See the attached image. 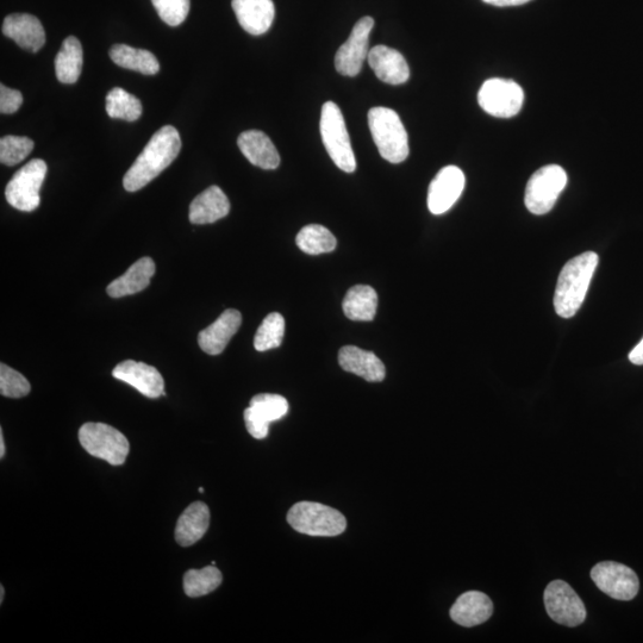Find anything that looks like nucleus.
Here are the masks:
<instances>
[{"label":"nucleus","instance_id":"obj_1","mask_svg":"<svg viewBox=\"0 0 643 643\" xmlns=\"http://www.w3.org/2000/svg\"><path fill=\"white\" fill-rule=\"evenodd\" d=\"M180 149L181 140L176 128L165 126L156 131L124 176V189L128 192L143 189L177 159Z\"/></svg>","mask_w":643,"mask_h":643},{"label":"nucleus","instance_id":"obj_2","mask_svg":"<svg viewBox=\"0 0 643 643\" xmlns=\"http://www.w3.org/2000/svg\"><path fill=\"white\" fill-rule=\"evenodd\" d=\"M599 258L586 252L568 261L560 272L554 296V308L563 318H571L582 308Z\"/></svg>","mask_w":643,"mask_h":643},{"label":"nucleus","instance_id":"obj_3","mask_svg":"<svg viewBox=\"0 0 643 643\" xmlns=\"http://www.w3.org/2000/svg\"><path fill=\"white\" fill-rule=\"evenodd\" d=\"M374 143L380 155L391 164H401L409 156V139L401 117L389 108H372L368 112Z\"/></svg>","mask_w":643,"mask_h":643},{"label":"nucleus","instance_id":"obj_4","mask_svg":"<svg viewBox=\"0 0 643 643\" xmlns=\"http://www.w3.org/2000/svg\"><path fill=\"white\" fill-rule=\"evenodd\" d=\"M287 522L296 532L333 538L345 532L346 517L340 511L315 502H299L287 513Z\"/></svg>","mask_w":643,"mask_h":643},{"label":"nucleus","instance_id":"obj_5","mask_svg":"<svg viewBox=\"0 0 643 643\" xmlns=\"http://www.w3.org/2000/svg\"><path fill=\"white\" fill-rule=\"evenodd\" d=\"M320 128L323 145L334 164L346 173L357 170V159L349 139L345 117L335 103L327 102L323 105Z\"/></svg>","mask_w":643,"mask_h":643},{"label":"nucleus","instance_id":"obj_6","mask_svg":"<svg viewBox=\"0 0 643 643\" xmlns=\"http://www.w3.org/2000/svg\"><path fill=\"white\" fill-rule=\"evenodd\" d=\"M79 441L92 457L108 461L114 466L126 463L130 452L126 436L105 423H85L79 430Z\"/></svg>","mask_w":643,"mask_h":643},{"label":"nucleus","instance_id":"obj_7","mask_svg":"<svg viewBox=\"0 0 643 643\" xmlns=\"http://www.w3.org/2000/svg\"><path fill=\"white\" fill-rule=\"evenodd\" d=\"M566 185L567 174L563 167L548 165L540 168L528 181L524 198L527 209L538 216L548 214Z\"/></svg>","mask_w":643,"mask_h":643},{"label":"nucleus","instance_id":"obj_8","mask_svg":"<svg viewBox=\"0 0 643 643\" xmlns=\"http://www.w3.org/2000/svg\"><path fill=\"white\" fill-rule=\"evenodd\" d=\"M47 164L41 159H34L18 170L9 181L5 190L6 201L20 211L31 212L39 208L40 191L46 179Z\"/></svg>","mask_w":643,"mask_h":643},{"label":"nucleus","instance_id":"obj_9","mask_svg":"<svg viewBox=\"0 0 643 643\" xmlns=\"http://www.w3.org/2000/svg\"><path fill=\"white\" fill-rule=\"evenodd\" d=\"M480 108L498 118H511L521 111L524 103L522 87L514 80H486L478 93Z\"/></svg>","mask_w":643,"mask_h":643},{"label":"nucleus","instance_id":"obj_10","mask_svg":"<svg viewBox=\"0 0 643 643\" xmlns=\"http://www.w3.org/2000/svg\"><path fill=\"white\" fill-rule=\"evenodd\" d=\"M591 578L599 590L617 601H632L639 593V577L632 568L615 561L597 564Z\"/></svg>","mask_w":643,"mask_h":643},{"label":"nucleus","instance_id":"obj_11","mask_svg":"<svg viewBox=\"0 0 643 643\" xmlns=\"http://www.w3.org/2000/svg\"><path fill=\"white\" fill-rule=\"evenodd\" d=\"M547 614L554 622L577 627L585 621L586 608L576 591L564 580H554L545 591Z\"/></svg>","mask_w":643,"mask_h":643},{"label":"nucleus","instance_id":"obj_12","mask_svg":"<svg viewBox=\"0 0 643 643\" xmlns=\"http://www.w3.org/2000/svg\"><path fill=\"white\" fill-rule=\"evenodd\" d=\"M374 27L372 17H364L355 24L351 36L335 56L336 71L346 77H357L368 58L370 34Z\"/></svg>","mask_w":643,"mask_h":643},{"label":"nucleus","instance_id":"obj_13","mask_svg":"<svg viewBox=\"0 0 643 643\" xmlns=\"http://www.w3.org/2000/svg\"><path fill=\"white\" fill-rule=\"evenodd\" d=\"M465 184V174L459 167H443L429 186V211L433 215L445 214L463 195Z\"/></svg>","mask_w":643,"mask_h":643},{"label":"nucleus","instance_id":"obj_14","mask_svg":"<svg viewBox=\"0 0 643 643\" xmlns=\"http://www.w3.org/2000/svg\"><path fill=\"white\" fill-rule=\"evenodd\" d=\"M112 376L133 386L134 389L148 398L155 399L165 396L164 378L155 367L147 365L145 362L123 361L112 371Z\"/></svg>","mask_w":643,"mask_h":643},{"label":"nucleus","instance_id":"obj_15","mask_svg":"<svg viewBox=\"0 0 643 643\" xmlns=\"http://www.w3.org/2000/svg\"><path fill=\"white\" fill-rule=\"evenodd\" d=\"M3 34L18 46L37 53L45 46L46 33L39 18L29 14H12L5 18Z\"/></svg>","mask_w":643,"mask_h":643},{"label":"nucleus","instance_id":"obj_16","mask_svg":"<svg viewBox=\"0 0 643 643\" xmlns=\"http://www.w3.org/2000/svg\"><path fill=\"white\" fill-rule=\"evenodd\" d=\"M368 64L374 74L390 85H402L410 78V68L404 56L386 46H377L368 53Z\"/></svg>","mask_w":643,"mask_h":643},{"label":"nucleus","instance_id":"obj_17","mask_svg":"<svg viewBox=\"0 0 643 643\" xmlns=\"http://www.w3.org/2000/svg\"><path fill=\"white\" fill-rule=\"evenodd\" d=\"M241 324L242 315L239 311L234 309L224 311L211 326L199 333V347L209 355L221 354L240 329Z\"/></svg>","mask_w":643,"mask_h":643},{"label":"nucleus","instance_id":"obj_18","mask_svg":"<svg viewBox=\"0 0 643 643\" xmlns=\"http://www.w3.org/2000/svg\"><path fill=\"white\" fill-rule=\"evenodd\" d=\"M232 5L237 21L248 34H266L272 27L276 17L272 0H233Z\"/></svg>","mask_w":643,"mask_h":643},{"label":"nucleus","instance_id":"obj_19","mask_svg":"<svg viewBox=\"0 0 643 643\" xmlns=\"http://www.w3.org/2000/svg\"><path fill=\"white\" fill-rule=\"evenodd\" d=\"M237 146L252 165L262 170H276L280 165V155L276 146L262 131H245L237 139Z\"/></svg>","mask_w":643,"mask_h":643},{"label":"nucleus","instance_id":"obj_20","mask_svg":"<svg viewBox=\"0 0 643 643\" xmlns=\"http://www.w3.org/2000/svg\"><path fill=\"white\" fill-rule=\"evenodd\" d=\"M339 364L346 372L357 374L367 382H383L386 368L376 354L364 349L346 346L340 349Z\"/></svg>","mask_w":643,"mask_h":643},{"label":"nucleus","instance_id":"obj_21","mask_svg":"<svg viewBox=\"0 0 643 643\" xmlns=\"http://www.w3.org/2000/svg\"><path fill=\"white\" fill-rule=\"evenodd\" d=\"M492 614L493 604L490 597L479 591L464 593L451 609L452 620L466 628L485 623Z\"/></svg>","mask_w":643,"mask_h":643},{"label":"nucleus","instance_id":"obj_22","mask_svg":"<svg viewBox=\"0 0 643 643\" xmlns=\"http://www.w3.org/2000/svg\"><path fill=\"white\" fill-rule=\"evenodd\" d=\"M230 202L226 193L218 186H210L201 195L193 199L190 205L189 218L192 224H210L228 216Z\"/></svg>","mask_w":643,"mask_h":643},{"label":"nucleus","instance_id":"obj_23","mask_svg":"<svg viewBox=\"0 0 643 643\" xmlns=\"http://www.w3.org/2000/svg\"><path fill=\"white\" fill-rule=\"evenodd\" d=\"M155 262L151 258L136 261L122 277L112 282L106 292L111 298H122L139 293L151 284L155 274Z\"/></svg>","mask_w":643,"mask_h":643},{"label":"nucleus","instance_id":"obj_24","mask_svg":"<svg viewBox=\"0 0 643 643\" xmlns=\"http://www.w3.org/2000/svg\"><path fill=\"white\" fill-rule=\"evenodd\" d=\"M210 510L203 502H195L179 517L176 527V541L180 546L195 545L208 532Z\"/></svg>","mask_w":643,"mask_h":643},{"label":"nucleus","instance_id":"obj_25","mask_svg":"<svg viewBox=\"0 0 643 643\" xmlns=\"http://www.w3.org/2000/svg\"><path fill=\"white\" fill-rule=\"evenodd\" d=\"M343 312L352 321L370 322L378 310V295L371 286H353L347 292L342 304Z\"/></svg>","mask_w":643,"mask_h":643},{"label":"nucleus","instance_id":"obj_26","mask_svg":"<svg viewBox=\"0 0 643 643\" xmlns=\"http://www.w3.org/2000/svg\"><path fill=\"white\" fill-rule=\"evenodd\" d=\"M81 71H83V47L77 37H67L55 58L56 78L62 84H76Z\"/></svg>","mask_w":643,"mask_h":643},{"label":"nucleus","instance_id":"obj_27","mask_svg":"<svg viewBox=\"0 0 643 643\" xmlns=\"http://www.w3.org/2000/svg\"><path fill=\"white\" fill-rule=\"evenodd\" d=\"M110 58L117 66L140 72L145 76H155L160 71V64L155 55L146 49L133 48L127 45H115L110 49Z\"/></svg>","mask_w":643,"mask_h":643},{"label":"nucleus","instance_id":"obj_28","mask_svg":"<svg viewBox=\"0 0 643 643\" xmlns=\"http://www.w3.org/2000/svg\"><path fill=\"white\" fill-rule=\"evenodd\" d=\"M296 243L302 252L309 255H320L333 252L337 241L326 227L320 224H309L296 237Z\"/></svg>","mask_w":643,"mask_h":643},{"label":"nucleus","instance_id":"obj_29","mask_svg":"<svg viewBox=\"0 0 643 643\" xmlns=\"http://www.w3.org/2000/svg\"><path fill=\"white\" fill-rule=\"evenodd\" d=\"M140 99L126 90L115 87L106 96V112L115 120L135 122L142 115Z\"/></svg>","mask_w":643,"mask_h":643},{"label":"nucleus","instance_id":"obj_30","mask_svg":"<svg viewBox=\"0 0 643 643\" xmlns=\"http://www.w3.org/2000/svg\"><path fill=\"white\" fill-rule=\"evenodd\" d=\"M223 576L215 565L190 570L184 576V591L191 598L209 595L222 584Z\"/></svg>","mask_w":643,"mask_h":643},{"label":"nucleus","instance_id":"obj_31","mask_svg":"<svg viewBox=\"0 0 643 643\" xmlns=\"http://www.w3.org/2000/svg\"><path fill=\"white\" fill-rule=\"evenodd\" d=\"M285 335V320L278 312L268 315L258 329L254 339V347L258 352L282 346Z\"/></svg>","mask_w":643,"mask_h":643},{"label":"nucleus","instance_id":"obj_32","mask_svg":"<svg viewBox=\"0 0 643 643\" xmlns=\"http://www.w3.org/2000/svg\"><path fill=\"white\" fill-rule=\"evenodd\" d=\"M35 143L29 137L5 136L0 140V161L6 166L20 164L33 152Z\"/></svg>","mask_w":643,"mask_h":643},{"label":"nucleus","instance_id":"obj_33","mask_svg":"<svg viewBox=\"0 0 643 643\" xmlns=\"http://www.w3.org/2000/svg\"><path fill=\"white\" fill-rule=\"evenodd\" d=\"M249 407L257 410L270 423L282 420L289 411V403L286 398L272 395V393H261V395L253 397Z\"/></svg>","mask_w":643,"mask_h":643},{"label":"nucleus","instance_id":"obj_34","mask_svg":"<svg viewBox=\"0 0 643 643\" xmlns=\"http://www.w3.org/2000/svg\"><path fill=\"white\" fill-rule=\"evenodd\" d=\"M31 386L26 377L8 365H0V393L8 398H22L29 395Z\"/></svg>","mask_w":643,"mask_h":643},{"label":"nucleus","instance_id":"obj_35","mask_svg":"<svg viewBox=\"0 0 643 643\" xmlns=\"http://www.w3.org/2000/svg\"><path fill=\"white\" fill-rule=\"evenodd\" d=\"M161 20L168 26L178 27L190 12V0H152Z\"/></svg>","mask_w":643,"mask_h":643},{"label":"nucleus","instance_id":"obj_36","mask_svg":"<svg viewBox=\"0 0 643 643\" xmlns=\"http://www.w3.org/2000/svg\"><path fill=\"white\" fill-rule=\"evenodd\" d=\"M243 416H245L248 433L251 434L254 439H265L268 432H270V422L265 420V418L252 407L247 408Z\"/></svg>","mask_w":643,"mask_h":643},{"label":"nucleus","instance_id":"obj_37","mask_svg":"<svg viewBox=\"0 0 643 643\" xmlns=\"http://www.w3.org/2000/svg\"><path fill=\"white\" fill-rule=\"evenodd\" d=\"M23 104V96L20 91L10 89L4 84L0 85V112L5 115L15 114Z\"/></svg>","mask_w":643,"mask_h":643},{"label":"nucleus","instance_id":"obj_38","mask_svg":"<svg viewBox=\"0 0 643 643\" xmlns=\"http://www.w3.org/2000/svg\"><path fill=\"white\" fill-rule=\"evenodd\" d=\"M484 3L499 6V8H504V6H518L532 2V0H483Z\"/></svg>","mask_w":643,"mask_h":643},{"label":"nucleus","instance_id":"obj_39","mask_svg":"<svg viewBox=\"0 0 643 643\" xmlns=\"http://www.w3.org/2000/svg\"><path fill=\"white\" fill-rule=\"evenodd\" d=\"M629 360L634 365H643V339L639 342V345L636 346L632 352H630Z\"/></svg>","mask_w":643,"mask_h":643},{"label":"nucleus","instance_id":"obj_40","mask_svg":"<svg viewBox=\"0 0 643 643\" xmlns=\"http://www.w3.org/2000/svg\"><path fill=\"white\" fill-rule=\"evenodd\" d=\"M5 457V443H4V435H3V430H0V458Z\"/></svg>","mask_w":643,"mask_h":643},{"label":"nucleus","instance_id":"obj_41","mask_svg":"<svg viewBox=\"0 0 643 643\" xmlns=\"http://www.w3.org/2000/svg\"><path fill=\"white\" fill-rule=\"evenodd\" d=\"M4 593H5V590L2 586V588H0V603H3L4 601Z\"/></svg>","mask_w":643,"mask_h":643},{"label":"nucleus","instance_id":"obj_42","mask_svg":"<svg viewBox=\"0 0 643 643\" xmlns=\"http://www.w3.org/2000/svg\"><path fill=\"white\" fill-rule=\"evenodd\" d=\"M199 492H202V493H203V492H204V489H203V488H199Z\"/></svg>","mask_w":643,"mask_h":643}]
</instances>
